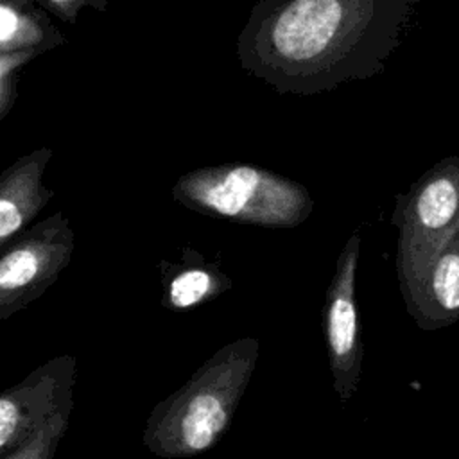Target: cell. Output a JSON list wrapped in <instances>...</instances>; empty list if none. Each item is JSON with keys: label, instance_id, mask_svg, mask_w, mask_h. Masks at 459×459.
<instances>
[{"label": "cell", "instance_id": "obj_1", "mask_svg": "<svg viewBox=\"0 0 459 459\" xmlns=\"http://www.w3.org/2000/svg\"><path fill=\"white\" fill-rule=\"evenodd\" d=\"M421 0H258L237 59L280 95H317L382 74Z\"/></svg>", "mask_w": 459, "mask_h": 459}, {"label": "cell", "instance_id": "obj_2", "mask_svg": "<svg viewBox=\"0 0 459 459\" xmlns=\"http://www.w3.org/2000/svg\"><path fill=\"white\" fill-rule=\"evenodd\" d=\"M258 339L219 348L190 378L158 402L143 429V445L161 459H186L213 448L226 434L258 362Z\"/></svg>", "mask_w": 459, "mask_h": 459}, {"label": "cell", "instance_id": "obj_3", "mask_svg": "<svg viewBox=\"0 0 459 459\" xmlns=\"http://www.w3.org/2000/svg\"><path fill=\"white\" fill-rule=\"evenodd\" d=\"M185 208L262 228H296L314 210L308 190L253 163H221L188 170L172 186Z\"/></svg>", "mask_w": 459, "mask_h": 459}, {"label": "cell", "instance_id": "obj_4", "mask_svg": "<svg viewBox=\"0 0 459 459\" xmlns=\"http://www.w3.org/2000/svg\"><path fill=\"white\" fill-rule=\"evenodd\" d=\"M394 199L391 222L400 230L396 271L403 298L459 230V156L434 163Z\"/></svg>", "mask_w": 459, "mask_h": 459}, {"label": "cell", "instance_id": "obj_5", "mask_svg": "<svg viewBox=\"0 0 459 459\" xmlns=\"http://www.w3.org/2000/svg\"><path fill=\"white\" fill-rule=\"evenodd\" d=\"M75 235L56 212L0 249V321L41 298L70 264Z\"/></svg>", "mask_w": 459, "mask_h": 459}, {"label": "cell", "instance_id": "obj_6", "mask_svg": "<svg viewBox=\"0 0 459 459\" xmlns=\"http://www.w3.org/2000/svg\"><path fill=\"white\" fill-rule=\"evenodd\" d=\"M359 255L360 235L353 233L337 256L321 312L332 385L341 402H348L357 393L362 377L364 344L355 296Z\"/></svg>", "mask_w": 459, "mask_h": 459}, {"label": "cell", "instance_id": "obj_7", "mask_svg": "<svg viewBox=\"0 0 459 459\" xmlns=\"http://www.w3.org/2000/svg\"><path fill=\"white\" fill-rule=\"evenodd\" d=\"M77 360L57 355L0 391V459L25 445L63 405L74 402Z\"/></svg>", "mask_w": 459, "mask_h": 459}, {"label": "cell", "instance_id": "obj_8", "mask_svg": "<svg viewBox=\"0 0 459 459\" xmlns=\"http://www.w3.org/2000/svg\"><path fill=\"white\" fill-rule=\"evenodd\" d=\"M52 149L38 147L0 172V249L23 233L54 197L43 185Z\"/></svg>", "mask_w": 459, "mask_h": 459}, {"label": "cell", "instance_id": "obj_9", "mask_svg": "<svg viewBox=\"0 0 459 459\" xmlns=\"http://www.w3.org/2000/svg\"><path fill=\"white\" fill-rule=\"evenodd\" d=\"M403 301L420 330H439L459 321V230L436 253Z\"/></svg>", "mask_w": 459, "mask_h": 459}, {"label": "cell", "instance_id": "obj_10", "mask_svg": "<svg viewBox=\"0 0 459 459\" xmlns=\"http://www.w3.org/2000/svg\"><path fill=\"white\" fill-rule=\"evenodd\" d=\"M160 274L163 287L161 305L170 312L197 308L219 298L233 285L219 262H208L192 247H183L178 262L161 260Z\"/></svg>", "mask_w": 459, "mask_h": 459}, {"label": "cell", "instance_id": "obj_11", "mask_svg": "<svg viewBox=\"0 0 459 459\" xmlns=\"http://www.w3.org/2000/svg\"><path fill=\"white\" fill-rule=\"evenodd\" d=\"M66 43L38 0H0V56L48 52Z\"/></svg>", "mask_w": 459, "mask_h": 459}, {"label": "cell", "instance_id": "obj_12", "mask_svg": "<svg viewBox=\"0 0 459 459\" xmlns=\"http://www.w3.org/2000/svg\"><path fill=\"white\" fill-rule=\"evenodd\" d=\"M72 407L74 402L63 405L25 445L4 459H54V454L68 429Z\"/></svg>", "mask_w": 459, "mask_h": 459}, {"label": "cell", "instance_id": "obj_13", "mask_svg": "<svg viewBox=\"0 0 459 459\" xmlns=\"http://www.w3.org/2000/svg\"><path fill=\"white\" fill-rule=\"evenodd\" d=\"M38 56L39 52H20V54L0 56V120L11 111L14 104L16 88H18V72Z\"/></svg>", "mask_w": 459, "mask_h": 459}, {"label": "cell", "instance_id": "obj_14", "mask_svg": "<svg viewBox=\"0 0 459 459\" xmlns=\"http://www.w3.org/2000/svg\"><path fill=\"white\" fill-rule=\"evenodd\" d=\"M39 5L45 7V11L52 13L56 18L66 23H77L79 13L84 7L95 9V11H108V0H38Z\"/></svg>", "mask_w": 459, "mask_h": 459}]
</instances>
